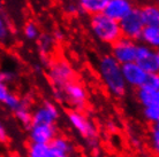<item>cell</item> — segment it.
<instances>
[{
    "label": "cell",
    "mask_w": 159,
    "mask_h": 157,
    "mask_svg": "<svg viewBox=\"0 0 159 157\" xmlns=\"http://www.w3.org/2000/svg\"><path fill=\"white\" fill-rule=\"evenodd\" d=\"M98 74L106 90L116 98H122L127 92L121 72V66L111 55H104L98 62Z\"/></svg>",
    "instance_id": "1"
},
{
    "label": "cell",
    "mask_w": 159,
    "mask_h": 157,
    "mask_svg": "<svg viewBox=\"0 0 159 157\" xmlns=\"http://www.w3.org/2000/svg\"><path fill=\"white\" fill-rule=\"evenodd\" d=\"M90 29L96 39L103 44L113 45L121 38L119 22L107 17L103 13L91 16Z\"/></svg>",
    "instance_id": "2"
},
{
    "label": "cell",
    "mask_w": 159,
    "mask_h": 157,
    "mask_svg": "<svg viewBox=\"0 0 159 157\" xmlns=\"http://www.w3.org/2000/svg\"><path fill=\"white\" fill-rule=\"evenodd\" d=\"M67 119L74 131L82 137L88 146L95 148L98 146V131L92 121L80 110H69L67 112Z\"/></svg>",
    "instance_id": "3"
},
{
    "label": "cell",
    "mask_w": 159,
    "mask_h": 157,
    "mask_svg": "<svg viewBox=\"0 0 159 157\" xmlns=\"http://www.w3.org/2000/svg\"><path fill=\"white\" fill-rule=\"evenodd\" d=\"M48 77L53 91H61L66 85L75 80V70L67 60L58 59L48 64Z\"/></svg>",
    "instance_id": "4"
},
{
    "label": "cell",
    "mask_w": 159,
    "mask_h": 157,
    "mask_svg": "<svg viewBox=\"0 0 159 157\" xmlns=\"http://www.w3.org/2000/svg\"><path fill=\"white\" fill-rule=\"evenodd\" d=\"M54 98L61 102H66L74 110H82L88 102V93L84 86L77 80L69 83L61 91H53Z\"/></svg>",
    "instance_id": "5"
},
{
    "label": "cell",
    "mask_w": 159,
    "mask_h": 157,
    "mask_svg": "<svg viewBox=\"0 0 159 157\" xmlns=\"http://www.w3.org/2000/svg\"><path fill=\"white\" fill-rule=\"evenodd\" d=\"M120 32L121 37L127 38L130 40H139L141 33L143 31V28L145 27L141 16L139 8L134 7L128 15H126L122 20L119 22Z\"/></svg>",
    "instance_id": "6"
},
{
    "label": "cell",
    "mask_w": 159,
    "mask_h": 157,
    "mask_svg": "<svg viewBox=\"0 0 159 157\" xmlns=\"http://www.w3.org/2000/svg\"><path fill=\"white\" fill-rule=\"evenodd\" d=\"M136 96L143 108L159 106V76L149 75L143 86L137 88Z\"/></svg>",
    "instance_id": "7"
},
{
    "label": "cell",
    "mask_w": 159,
    "mask_h": 157,
    "mask_svg": "<svg viewBox=\"0 0 159 157\" xmlns=\"http://www.w3.org/2000/svg\"><path fill=\"white\" fill-rule=\"evenodd\" d=\"M135 62L148 75H156L159 71V53L157 49L148 47L144 44H137Z\"/></svg>",
    "instance_id": "8"
},
{
    "label": "cell",
    "mask_w": 159,
    "mask_h": 157,
    "mask_svg": "<svg viewBox=\"0 0 159 157\" xmlns=\"http://www.w3.org/2000/svg\"><path fill=\"white\" fill-rule=\"evenodd\" d=\"M136 48H137L136 41L121 37L119 40H116V43L112 45L110 55L120 66H122L126 63L135 62Z\"/></svg>",
    "instance_id": "9"
},
{
    "label": "cell",
    "mask_w": 159,
    "mask_h": 157,
    "mask_svg": "<svg viewBox=\"0 0 159 157\" xmlns=\"http://www.w3.org/2000/svg\"><path fill=\"white\" fill-rule=\"evenodd\" d=\"M60 116L59 109L56 103L44 101L32 110L31 124H50L56 125Z\"/></svg>",
    "instance_id": "10"
},
{
    "label": "cell",
    "mask_w": 159,
    "mask_h": 157,
    "mask_svg": "<svg viewBox=\"0 0 159 157\" xmlns=\"http://www.w3.org/2000/svg\"><path fill=\"white\" fill-rule=\"evenodd\" d=\"M28 132L30 142L39 145H48L58 135L57 126L50 124H30Z\"/></svg>",
    "instance_id": "11"
},
{
    "label": "cell",
    "mask_w": 159,
    "mask_h": 157,
    "mask_svg": "<svg viewBox=\"0 0 159 157\" xmlns=\"http://www.w3.org/2000/svg\"><path fill=\"white\" fill-rule=\"evenodd\" d=\"M121 72L126 85L133 88H139L141 86H143L149 77V75L136 62L122 64Z\"/></svg>",
    "instance_id": "12"
},
{
    "label": "cell",
    "mask_w": 159,
    "mask_h": 157,
    "mask_svg": "<svg viewBox=\"0 0 159 157\" xmlns=\"http://www.w3.org/2000/svg\"><path fill=\"white\" fill-rule=\"evenodd\" d=\"M134 2L131 0H107L103 14L112 20L120 22L126 15L134 9Z\"/></svg>",
    "instance_id": "13"
},
{
    "label": "cell",
    "mask_w": 159,
    "mask_h": 157,
    "mask_svg": "<svg viewBox=\"0 0 159 157\" xmlns=\"http://www.w3.org/2000/svg\"><path fill=\"white\" fill-rule=\"evenodd\" d=\"M22 103V99L12 93L8 84L0 83V104L7 107L12 112H14Z\"/></svg>",
    "instance_id": "14"
},
{
    "label": "cell",
    "mask_w": 159,
    "mask_h": 157,
    "mask_svg": "<svg viewBox=\"0 0 159 157\" xmlns=\"http://www.w3.org/2000/svg\"><path fill=\"white\" fill-rule=\"evenodd\" d=\"M17 122L21 125L28 129L30 124H31V116H32V110H31V102L28 99H22V103L17 109L13 112Z\"/></svg>",
    "instance_id": "15"
},
{
    "label": "cell",
    "mask_w": 159,
    "mask_h": 157,
    "mask_svg": "<svg viewBox=\"0 0 159 157\" xmlns=\"http://www.w3.org/2000/svg\"><path fill=\"white\" fill-rule=\"evenodd\" d=\"M141 16L144 25L148 27H159V8L155 4H149L139 8Z\"/></svg>",
    "instance_id": "16"
},
{
    "label": "cell",
    "mask_w": 159,
    "mask_h": 157,
    "mask_svg": "<svg viewBox=\"0 0 159 157\" xmlns=\"http://www.w3.org/2000/svg\"><path fill=\"white\" fill-rule=\"evenodd\" d=\"M139 39L143 41L144 45L152 49H157L159 46V27H145L141 33Z\"/></svg>",
    "instance_id": "17"
},
{
    "label": "cell",
    "mask_w": 159,
    "mask_h": 157,
    "mask_svg": "<svg viewBox=\"0 0 159 157\" xmlns=\"http://www.w3.org/2000/svg\"><path fill=\"white\" fill-rule=\"evenodd\" d=\"M106 1L104 0H79L77 6H79L80 12H83L89 15H96L103 13Z\"/></svg>",
    "instance_id": "18"
},
{
    "label": "cell",
    "mask_w": 159,
    "mask_h": 157,
    "mask_svg": "<svg viewBox=\"0 0 159 157\" xmlns=\"http://www.w3.org/2000/svg\"><path fill=\"white\" fill-rule=\"evenodd\" d=\"M37 41H38V47H39L40 53L45 56L51 51H53L54 44H56V40L53 39L52 35L50 33H40Z\"/></svg>",
    "instance_id": "19"
},
{
    "label": "cell",
    "mask_w": 159,
    "mask_h": 157,
    "mask_svg": "<svg viewBox=\"0 0 159 157\" xmlns=\"http://www.w3.org/2000/svg\"><path fill=\"white\" fill-rule=\"evenodd\" d=\"M149 145L156 154L159 153V125L151 124L149 132Z\"/></svg>",
    "instance_id": "20"
},
{
    "label": "cell",
    "mask_w": 159,
    "mask_h": 157,
    "mask_svg": "<svg viewBox=\"0 0 159 157\" xmlns=\"http://www.w3.org/2000/svg\"><path fill=\"white\" fill-rule=\"evenodd\" d=\"M23 35L28 40H37L40 35L39 28L34 22H27L23 27Z\"/></svg>",
    "instance_id": "21"
},
{
    "label": "cell",
    "mask_w": 159,
    "mask_h": 157,
    "mask_svg": "<svg viewBox=\"0 0 159 157\" xmlns=\"http://www.w3.org/2000/svg\"><path fill=\"white\" fill-rule=\"evenodd\" d=\"M48 146L39 143H31L28 147V157H46L48 156Z\"/></svg>",
    "instance_id": "22"
},
{
    "label": "cell",
    "mask_w": 159,
    "mask_h": 157,
    "mask_svg": "<svg viewBox=\"0 0 159 157\" xmlns=\"http://www.w3.org/2000/svg\"><path fill=\"white\" fill-rule=\"evenodd\" d=\"M143 116L150 124H158L159 106H152V107L143 108Z\"/></svg>",
    "instance_id": "23"
},
{
    "label": "cell",
    "mask_w": 159,
    "mask_h": 157,
    "mask_svg": "<svg viewBox=\"0 0 159 157\" xmlns=\"http://www.w3.org/2000/svg\"><path fill=\"white\" fill-rule=\"evenodd\" d=\"M9 35H11V30H9L8 22L2 15V13L0 12V41H7Z\"/></svg>",
    "instance_id": "24"
},
{
    "label": "cell",
    "mask_w": 159,
    "mask_h": 157,
    "mask_svg": "<svg viewBox=\"0 0 159 157\" xmlns=\"http://www.w3.org/2000/svg\"><path fill=\"white\" fill-rule=\"evenodd\" d=\"M72 155L65 153L64 150L57 148L54 146H52L48 143V156L46 157H70Z\"/></svg>",
    "instance_id": "25"
},
{
    "label": "cell",
    "mask_w": 159,
    "mask_h": 157,
    "mask_svg": "<svg viewBox=\"0 0 159 157\" xmlns=\"http://www.w3.org/2000/svg\"><path fill=\"white\" fill-rule=\"evenodd\" d=\"M14 79H15V74L13 71H9V70L0 71V83L8 84V83L13 82Z\"/></svg>",
    "instance_id": "26"
},
{
    "label": "cell",
    "mask_w": 159,
    "mask_h": 157,
    "mask_svg": "<svg viewBox=\"0 0 159 157\" xmlns=\"http://www.w3.org/2000/svg\"><path fill=\"white\" fill-rule=\"evenodd\" d=\"M8 141V131L6 129V125L0 119V145H5Z\"/></svg>",
    "instance_id": "27"
},
{
    "label": "cell",
    "mask_w": 159,
    "mask_h": 157,
    "mask_svg": "<svg viewBox=\"0 0 159 157\" xmlns=\"http://www.w3.org/2000/svg\"><path fill=\"white\" fill-rule=\"evenodd\" d=\"M66 12L68 13V14H77V13H80V9H79V6H77V4H68L67 7H66Z\"/></svg>",
    "instance_id": "28"
},
{
    "label": "cell",
    "mask_w": 159,
    "mask_h": 157,
    "mask_svg": "<svg viewBox=\"0 0 159 157\" xmlns=\"http://www.w3.org/2000/svg\"><path fill=\"white\" fill-rule=\"evenodd\" d=\"M52 37H53V39L56 40V41H62L65 36L60 30H56V31L52 33Z\"/></svg>",
    "instance_id": "29"
},
{
    "label": "cell",
    "mask_w": 159,
    "mask_h": 157,
    "mask_svg": "<svg viewBox=\"0 0 159 157\" xmlns=\"http://www.w3.org/2000/svg\"><path fill=\"white\" fill-rule=\"evenodd\" d=\"M104 1H107V0H104Z\"/></svg>",
    "instance_id": "30"
}]
</instances>
